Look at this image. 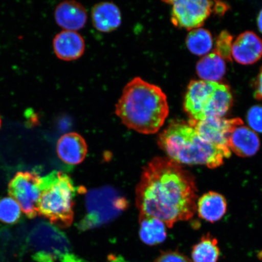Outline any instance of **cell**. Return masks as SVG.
<instances>
[{"label": "cell", "instance_id": "7a4b0ae2", "mask_svg": "<svg viewBox=\"0 0 262 262\" xmlns=\"http://www.w3.org/2000/svg\"><path fill=\"white\" fill-rule=\"evenodd\" d=\"M169 111L167 97L161 88L135 77L124 86L115 113L127 128L152 134L161 128Z\"/></svg>", "mask_w": 262, "mask_h": 262}, {"label": "cell", "instance_id": "8992f818", "mask_svg": "<svg viewBox=\"0 0 262 262\" xmlns=\"http://www.w3.org/2000/svg\"><path fill=\"white\" fill-rule=\"evenodd\" d=\"M32 257L37 262L67 261L72 255L70 242L66 235L50 223L36 225L27 238Z\"/></svg>", "mask_w": 262, "mask_h": 262}, {"label": "cell", "instance_id": "4316f807", "mask_svg": "<svg viewBox=\"0 0 262 262\" xmlns=\"http://www.w3.org/2000/svg\"><path fill=\"white\" fill-rule=\"evenodd\" d=\"M257 26L258 30H259L262 34V9L257 17Z\"/></svg>", "mask_w": 262, "mask_h": 262}, {"label": "cell", "instance_id": "7402d4cb", "mask_svg": "<svg viewBox=\"0 0 262 262\" xmlns=\"http://www.w3.org/2000/svg\"><path fill=\"white\" fill-rule=\"evenodd\" d=\"M21 209L18 202L11 196L0 199V222L12 225L17 223L21 218Z\"/></svg>", "mask_w": 262, "mask_h": 262}, {"label": "cell", "instance_id": "5bb4252c", "mask_svg": "<svg viewBox=\"0 0 262 262\" xmlns=\"http://www.w3.org/2000/svg\"><path fill=\"white\" fill-rule=\"evenodd\" d=\"M57 25L65 31L77 32L86 25L88 16L84 6L75 1H66L60 3L54 14Z\"/></svg>", "mask_w": 262, "mask_h": 262}, {"label": "cell", "instance_id": "484cf974", "mask_svg": "<svg viewBox=\"0 0 262 262\" xmlns=\"http://www.w3.org/2000/svg\"><path fill=\"white\" fill-rule=\"evenodd\" d=\"M254 97L262 101V67L254 83Z\"/></svg>", "mask_w": 262, "mask_h": 262}, {"label": "cell", "instance_id": "cb8c5ba5", "mask_svg": "<svg viewBox=\"0 0 262 262\" xmlns=\"http://www.w3.org/2000/svg\"><path fill=\"white\" fill-rule=\"evenodd\" d=\"M247 122L254 132L262 133V106H254L249 110Z\"/></svg>", "mask_w": 262, "mask_h": 262}, {"label": "cell", "instance_id": "3957f363", "mask_svg": "<svg viewBox=\"0 0 262 262\" xmlns=\"http://www.w3.org/2000/svg\"><path fill=\"white\" fill-rule=\"evenodd\" d=\"M157 143L168 159L181 165L213 169L224 164L231 152L206 142L189 123L172 121L159 134Z\"/></svg>", "mask_w": 262, "mask_h": 262}, {"label": "cell", "instance_id": "ac0fdd59", "mask_svg": "<svg viewBox=\"0 0 262 262\" xmlns=\"http://www.w3.org/2000/svg\"><path fill=\"white\" fill-rule=\"evenodd\" d=\"M196 73L202 80L218 82L226 73L224 58L215 52L206 55L196 66Z\"/></svg>", "mask_w": 262, "mask_h": 262}, {"label": "cell", "instance_id": "e0dca14e", "mask_svg": "<svg viewBox=\"0 0 262 262\" xmlns=\"http://www.w3.org/2000/svg\"><path fill=\"white\" fill-rule=\"evenodd\" d=\"M196 208L200 217L208 222L214 223L224 217L227 210V202L219 193L209 191L200 198Z\"/></svg>", "mask_w": 262, "mask_h": 262}, {"label": "cell", "instance_id": "603a6c76", "mask_svg": "<svg viewBox=\"0 0 262 262\" xmlns=\"http://www.w3.org/2000/svg\"><path fill=\"white\" fill-rule=\"evenodd\" d=\"M233 39L230 34L227 31H223L216 41L215 52L220 55L225 60L231 61L232 60V47L233 43Z\"/></svg>", "mask_w": 262, "mask_h": 262}, {"label": "cell", "instance_id": "52a82bcc", "mask_svg": "<svg viewBox=\"0 0 262 262\" xmlns=\"http://www.w3.org/2000/svg\"><path fill=\"white\" fill-rule=\"evenodd\" d=\"M128 204L126 198L110 186L91 190L86 196L87 214L79 228L84 231L106 224L122 214Z\"/></svg>", "mask_w": 262, "mask_h": 262}, {"label": "cell", "instance_id": "d4e9b609", "mask_svg": "<svg viewBox=\"0 0 262 262\" xmlns=\"http://www.w3.org/2000/svg\"><path fill=\"white\" fill-rule=\"evenodd\" d=\"M155 262H192L188 257L178 251L163 252Z\"/></svg>", "mask_w": 262, "mask_h": 262}, {"label": "cell", "instance_id": "2e32d148", "mask_svg": "<svg viewBox=\"0 0 262 262\" xmlns=\"http://www.w3.org/2000/svg\"><path fill=\"white\" fill-rule=\"evenodd\" d=\"M92 21L97 31L109 33L119 28L122 23V14L113 3H100L92 9Z\"/></svg>", "mask_w": 262, "mask_h": 262}, {"label": "cell", "instance_id": "ba28073f", "mask_svg": "<svg viewBox=\"0 0 262 262\" xmlns=\"http://www.w3.org/2000/svg\"><path fill=\"white\" fill-rule=\"evenodd\" d=\"M10 196L20 206L28 217L38 215V204L41 192V178L34 172L20 171L16 173L8 186Z\"/></svg>", "mask_w": 262, "mask_h": 262}, {"label": "cell", "instance_id": "f1b7e54d", "mask_svg": "<svg viewBox=\"0 0 262 262\" xmlns=\"http://www.w3.org/2000/svg\"><path fill=\"white\" fill-rule=\"evenodd\" d=\"M1 124H2V120H1V117H0V127H1Z\"/></svg>", "mask_w": 262, "mask_h": 262}, {"label": "cell", "instance_id": "8fae6325", "mask_svg": "<svg viewBox=\"0 0 262 262\" xmlns=\"http://www.w3.org/2000/svg\"><path fill=\"white\" fill-rule=\"evenodd\" d=\"M260 146V139L257 134L238 119L229 134V149L238 156L249 157L254 156L259 150Z\"/></svg>", "mask_w": 262, "mask_h": 262}, {"label": "cell", "instance_id": "30bf717a", "mask_svg": "<svg viewBox=\"0 0 262 262\" xmlns=\"http://www.w3.org/2000/svg\"><path fill=\"white\" fill-rule=\"evenodd\" d=\"M238 119L212 117L198 122L189 120L188 123L194 127L199 136L206 142L231 152L228 147L229 136Z\"/></svg>", "mask_w": 262, "mask_h": 262}, {"label": "cell", "instance_id": "5b68a950", "mask_svg": "<svg viewBox=\"0 0 262 262\" xmlns=\"http://www.w3.org/2000/svg\"><path fill=\"white\" fill-rule=\"evenodd\" d=\"M233 98L228 85L219 82L193 80L185 97L184 109L194 122L223 117L232 106Z\"/></svg>", "mask_w": 262, "mask_h": 262}, {"label": "cell", "instance_id": "83f0119b", "mask_svg": "<svg viewBox=\"0 0 262 262\" xmlns=\"http://www.w3.org/2000/svg\"><path fill=\"white\" fill-rule=\"evenodd\" d=\"M110 262H124L122 258L117 257V256H114L113 255H111L110 257H109Z\"/></svg>", "mask_w": 262, "mask_h": 262}, {"label": "cell", "instance_id": "9c48e42d", "mask_svg": "<svg viewBox=\"0 0 262 262\" xmlns=\"http://www.w3.org/2000/svg\"><path fill=\"white\" fill-rule=\"evenodd\" d=\"M165 3L172 5V24L190 31L201 28L214 11L215 3L206 0H179Z\"/></svg>", "mask_w": 262, "mask_h": 262}, {"label": "cell", "instance_id": "6da1fadb", "mask_svg": "<svg viewBox=\"0 0 262 262\" xmlns=\"http://www.w3.org/2000/svg\"><path fill=\"white\" fill-rule=\"evenodd\" d=\"M194 176L165 157H155L143 168L136 187L139 216L155 217L171 228L191 219L196 212Z\"/></svg>", "mask_w": 262, "mask_h": 262}, {"label": "cell", "instance_id": "d6986e66", "mask_svg": "<svg viewBox=\"0 0 262 262\" xmlns=\"http://www.w3.org/2000/svg\"><path fill=\"white\" fill-rule=\"evenodd\" d=\"M141 240L150 246L163 243L166 240L167 234L165 224L158 219L139 216Z\"/></svg>", "mask_w": 262, "mask_h": 262}, {"label": "cell", "instance_id": "277c9868", "mask_svg": "<svg viewBox=\"0 0 262 262\" xmlns=\"http://www.w3.org/2000/svg\"><path fill=\"white\" fill-rule=\"evenodd\" d=\"M76 191L73 180L63 172L53 171L41 178L38 215L57 228L70 227L74 221Z\"/></svg>", "mask_w": 262, "mask_h": 262}, {"label": "cell", "instance_id": "4fadbf2b", "mask_svg": "<svg viewBox=\"0 0 262 262\" xmlns=\"http://www.w3.org/2000/svg\"><path fill=\"white\" fill-rule=\"evenodd\" d=\"M57 155L62 161L70 165H77L83 161L88 153L86 141L80 134L69 133L58 140Z\"/></svg>", "mask_w": 262, "mask_h": 262}, {"label": "cell", "instance_id": "9a60e30c", "mask_svg": "<svg viewBox=\"0 0 262 262\" xmlns=\"http://www.w3.org/2000/svg\"><path fill=\"white\" fill-rule=\"evenodd\" d=\"M55 55L60 60L73 61L80 58L85 51V41L77 32L63 31L53 40Z\"/></svg>", "mask_w": 262, "mask_h": 262}, {"label": "cell", "instance_id": "ffe728a7", "mask_svg": "<svg viewBox=\"0 0 262 262\" xmlns=\"http://www.w3.org/2000/svg\"><path fill=\"white\" fill-rule=\"evenodd\" d=\"M193 262H217L220 249L217 239L210 234L204 235L192 248Z\"/></svg>", "mask_w": 262, "mask_h": 262}, {"label": "cell", "instance_id": "44dd1931", "mask_svg": "<svg viewBox=\"0 0 262 262\" xmlns=\"http://www.w3.org/2000/svg\"><path fill=\"white\" fill-rule=\"evenodd\" d=\"M186 46L193 54L202 56L207 55L213 47L210 32L205 29L198 28L189 32L186 40Z\"/></svg>", "mask_w": 262, "mask_h": 262}, {"label": "cell", "instance_id": "7c38bea8", "mask_svg": "<svg viewBox=\"0 0 262 262\" xmlns=\"http://www.w3.org/2000/svg\"><path fill=\"white\" fill-rule=\"evenodd\" d=\"M232 58L237 63L249 65L262 57V40L253 32L242 33L232 43Z\"/></svg>", "mask_w": 262, "mask_h": 262}]
</instances>
